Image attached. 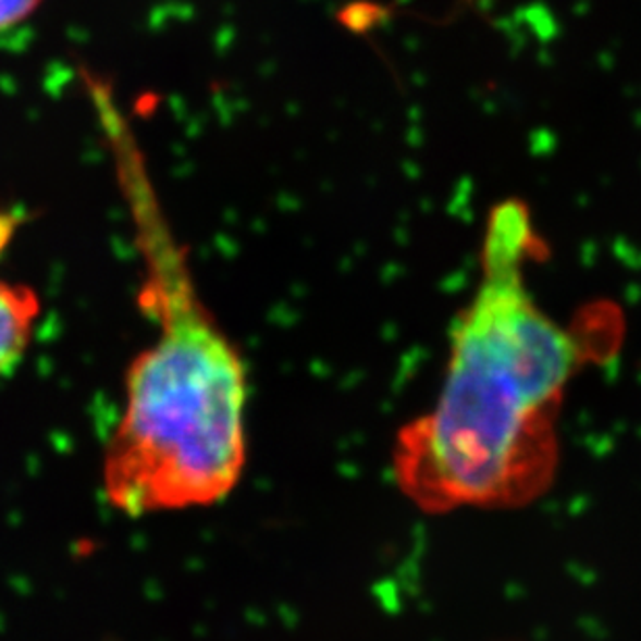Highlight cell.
Instances as JSON below:
<instances>
[{"label":"cell","instance_id":"cell-3","mask_svg":"<svg viewBox=\"0 0 641 641\" xmlns=\"http://www.w3.org/2000/svg\"><path fill=\"white\" fill-rule=\"evenodd\" d=\"M40 309V298L29 285L0 278V378L24 357Z\"/></svg>","mask_w":641,"mask_h":641},{"label":"cell","instance_id":"cell-4","mask_svg":"<svg viewBox=\"0 0 641 641\" xmlns=\"http://www.w3.org/2000/svg\"><path fill=\"white\" fill-rule=\"evenodd\" d=\"M40 4L42 0H0V32L24 24Z\"/></svg>","mask_w":641,"mask_h":641},{"label":"cell","instance_id":"cell-2","mask_svg":"<svg viewBox=\"0 0 641 641\" xmlns=\"http://www.w3.org/2000/svg\"><path fill=\"white\" fill-rule=\"evenodd\" d=\"M96 111L143 252L140 303L159 328L125 375V408L104 451V496L127 517L213 506L246 467V365L198 294L130 123L113 98Z\"/></svg>","mask_w":641,"mask_h":641},{"label":"cell","instance_id":"cell-1","mask_svg":"<svg viewBox=\"0 0 641 641\" xmlns=\"http://www.w3.org/2000/svg\"><path fill=\"white\" fill-rule=\"evenodd\" d=\"M538 252L529 209L496 205L476 294L452 321L440 396L392 448L398 488L426 513L519 508L554 481L556 421L583 350L527 289L525 267Z\"/></svg>","mask_w":641,"mask_h":641}]
</instances>
